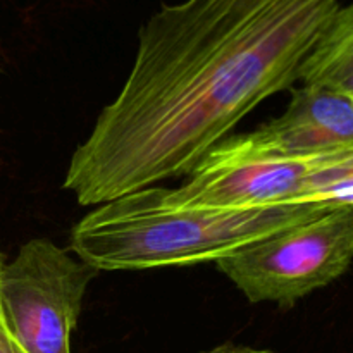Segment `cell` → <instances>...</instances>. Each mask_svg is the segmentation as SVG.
I'll return each instance as SVG.
<instances>
[{"label":"cell","instance_id":"cell-1","mask_svg":"<svg viewBox=\"0 0 353 353\" xmlns=\"http://www.w3.org/2000/svg\"><path fill=\"white\" fill-rule=\"evenodd\" d=\"M340 0H181L138 33L133 68L76 148L64 188L81 205L186 176L300 69Z\"/></svg>","mask_w":353,"mask_h":353},{"label":"cell","instance_id":"cell-2","mask_svg":"<svg viewBox=\"0 0 353 353\" xmlns=\"http://www.w3.org/2000/svg\"><path fill=\"white\" fill-rule=\"evenodd\" d=\"M334 210V209H333ZM330 212L312 203L212 209L171 203L148 186L93 207L71 231V250L97 271L217 262L243 245Z\"/></svg>","mask_w":353,"mask_h":353},{"label":"cell","instance_id":"cell-3","mask_svg":"<svg viewBox=\"0 0 353 353\" xmlns=\"http://www.w3.org/2000/svg\"><path fill=\"white\" fill-rule=\"evenodd\" d=\"M353 262V207L283 228L216 262L252 303L292 307L336 281Z\"/></svg>","mask_w":353,"mask_h":353},{"label":"cell","instance_id":"cell-4","mask_svg":"<svg viewBox=\"0 0 353 353\" xmlns=\"http://www.w3.org/2000/svg\"><path fill=\"white\" fill-rule=\"evenodd\" d=\"M97 269L50 240L19 248L0 274V303L10 333L26 353H71V333Z\"/></svg>","mask_w":353,"mask_h":353},{"label":"cell","instance_id":"cell-5","mask_svg":"<svg viewBox=\"0 0 353 353\" xmlns=\"http://www.w3.org/2000/svg\"><path fill=\"white\" fill-rule=\"evenodd\" d=\"M254 150L278 157H312L353 148V97L324 85H302L285 112L248 134Z\"/></svg>","mask_w":353,"mask_h":353},{"label":"cell","instance_id":"cell-6","mask_svg":"<svg viewBox=\"0 0 353 353\" xmlns=\"http://www.w3.org/2000/svg\"><path fill=\"white\" fill-rule=\"evenodd\" d=\"M303 85H324L353 97V0L340 6L300 69Z\"/></svg>","mask_w":353,"mask_h":353},{"label":"cell","instance_id":"cell-7","mask_svg":"<svg viewBox=\"0 0 353 353\" xmlns=\"http://www.w3.org/2000/svg\"><path fill=\"white\" fill-rule=\"evenodd\" d=\"M0 353H26L12 336L3 317H0Z\"/></svg>","mask_w":353,"mask_h":353},{"label":"cell","instance_id":"cell-8","mask_svg":"<svg viewBox=\"0 0 353 353\" xmlns=\"http://www.w3.org/2000/svg\"><path fill=\"white\" fill-rule=\"evenodd\" d=\"M203 353H272V352L261 350V348L245 347V345L226 343V345H221V347H216V348H212V350L203 352Z\"/></svg>","mask_w":353,"mask_h":353},{"label":"cell","instance_id":"cell-9","mask_svg":"<svg viewBox=\"0 0 353 353\" xmlns=\"http://www.w3.org/2000/svg\"><path fill=\"white\" fill-rule=\"evenodd\" d=\"M3 261H2V257H0V274H2V269H3ZM0 317H3V312H2V303H0Z\"/></svg>","mask_w":353,"mask_h":353}]
</instances>
